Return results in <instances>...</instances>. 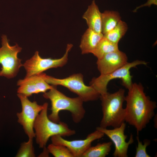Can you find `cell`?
Returning a JSON list of instances; mask_svg holds the SVG:
<instances>
[{
	"label": "cell",
	"instance_id": "6da1fadb",
	"mask_svg": "<svg viewBox=\"0 0 157 157\" xmlns=\"http://www.w3.org/2000/svg\"><path fill=\"white\" fill-rule=\"evenodd\" d=\"M125 97V121L134 127L138 133L145 128L154 115L155 101L146 95L140 83H133Z\"/></svg>",
	"mask_w": 157,
	"mask_h": 157
},
{
	"label": "cell",
	"instance_id": "7a4b0ae2",
	"mask_svg": "<svg viewBox=\"0 0 157 157\" xmlns=\"http://www.w3.org/2000/svg\"><path fill=\"white\" fill-rule=\"evenodd\" d=\"M43 96L51 101V113L48 115L53 122L60 121L59 112L66 110L69 112L73 122L78 123L83 119L85 113L82 100L78 97L71 98L67 96L57 89L56 86L44 93Z\"/></svg>",
	"mask_w": 157,
	"mask_h": 157
},
{
	"label": "cell",
	"instance_id": "3957f363",
	"mask_svg": "<svg viewBox=\"0 0 157 157\" xmlns=\"http://www.w3.org/2000/svg\"><path fill=\"white\" fill-rule=\"evenodd\" d=\"M125 90L120 89L113 93L108 92L100 96L103 117L99 126L103 128L119 127L125 120Z\"/></svg>",
	"mask_w": 157,
	"mask_h": 157
},
{
	"label": "cell",
	"instance_id": "277c9868",
	"mask_svg": "<svg viewBox=\"0 0 157 157\" xmlns=\"http://www.w3.org/2000/svg\"><path fill=\"white\" fill-rule=\"evenodd\" d=\"M43 106L33 125L36 141L40 148L45 147L49 138L53 136H69L75 134V131L69 128L66 123L60 121L56 123L50 119L47 115L48 104L45 102Z\"/></svg>",
	"mask_w": 157,
	"mask_h": 157
},
{
	"label": "cell",
	"instance_id": "5b68a950",
	"mask_svg": "<svg viewBox=\"0 0 157 157\" xmlns=\"http://www.w3.org/2000/svg\"><path fill=\"white\" fill-rule=\"evenodd\" d=\"M43 77L49 84L66 88L76 94L83 102L95 101L100 98V94L92 86L85 84L83 76L81 73L74 74L66 78L60 79L43 73Z\"/></svg>",
	"mask_w": 157,
	"mask_h": 157
},
{
	"label": "cell",
	"instance_id": "8992f818",
	"mask_svg": "<svg viewBox=\"0 0 157 157\" xmlns=\"http://www.w3.org/2000/svg\"><path fill=\"white\" fill-rule=\"evenodd\" d=\"M147 64L145 61L138 60L131 62H128L122 67L110 73L104 75L100 74L97 77L93 78L90 82V85L101 95L107 92V85L110 80L120 78L122 81L123 85L129 89L133 84L132 76L131 75L130 71L131 69L137 65H146Z\"/></svg>",
	"mask_w": 157,
	"mask_h": 157
},
{
	"label": "cell",
	"instance_id": "52a82bcc",
	"mask_svg": "<svg viewBox=\"0 0 157 157\" xmlns=\"http://www.w3.org/2000/svg\"><path fill=\"white\" fill-rule=\"evenodd\" d=\"M2 47L0 48V64L1 65L0 76L8 78L15 76L20 68L23 66L22 60L17 57L18 53L22 48L17 44L11 46L7 36L3 35L2 37Z\"/></svg>",
	"mask_w": 157,
	"mask_h": 157
},
{
	"label": "cell",
	"instance_id": "ba28073f",
	"mask_svg": "<svg viewBox=\"0 0 157 157\" xmlns=\"http://www.w3.org/2000/svg\"><path fill=\"white\" fill-rule=\"evenodd\" d=\"M73 46L72 44H68L65 53L58 59L42 58L40 56L39 52L36 51L30 59L23 64L26 72V76L39 74L51 68L63 67L67 62L68 53Z\"/></svg>",
	"mask_w": 157,
	"mask_h": 157
},
{
	"label": "cell",
	"instance_id": "9c48e42d",
	"mask_svg": "<svg viewBox=\"0 0 157 157\" xmlns=\"http://www.w3.org/2000/svg\"><path fill=\"white\" fill-rule=\"evenodd\" d=\"M17 95L21 101L22 111L17 113L18 122L22 126L29 139L35 137L33 125L35 119L43 108V105H38L36 101L31 102L27 97L18 93Z\"/></svg>",
	"mask_w": 157,
	"mask_h": 157
},
{
	"label": "cell",
	"instance_id": "30bf717a",
	"mask_svg": "<svg viewBox=\"0 0 157 157\" xmlns=\"http://www.w3.org/2000/svg\"><path fill=\"white\" fill-rule=\"evenodd\" d=\"M105 135L102 132L96 129L88 134L83 140H68L59 135L51 137L52 143L63 145L71 152L74 157H82L84 152L91 146L92 142L103 138Z\"/></svg>",
	"mask_w": 157,
	"mask_h": 157
},
{
	"label": "cell",
	"instance_id": "8fae6325",
	"mask_svg": "<svg viewBox=\"0 0 157 157\" xmlns=\"http://www.w3.org/2000/svg\"><path fill=\"white\" fill-rule=\"evenodd\" d=\"M126 124L123 123L120 126L109 129L107 128L97 127L96 129L103 132L110 138L114 143L115 150L113 153L114 157H127L129 147L134 142L133 135L131 134L128 142L126 141L127 135H125Z\"/></svg>",
	"mask_w": 157,
	"mask_h": 157
},
{
	"label": "cell",
	"instance_id": "7c38bea8",
	"mask_svg": "<svg viewBox=\"0 0 157 157\" xmlns=\"http://www.w3.org/2000/svg\"><path fill=\"white\" fill-rule=\"evenodd\" d=\"M43 74L25 76L24 79L19 80L17 82V85L19 86L18 93L28 97L33 94L44 93L53 88L55 86L50 85L45 81Z\"/></svg>",
	"mask_w": 157,
	"mask_h": 157
},
{
	"label": "cell",
	"instance_id": "4fadbf2b",
	"mask_svg": "<svg viewBox=\"0 0 157 157\" xmlns=\"http://www.w3.org/2000/svg\"><path fill=\"white\" fill-rule=\"evenodd\" d=\"M127 60L126 54L119 50L108 53L97 59V67L100 74H106L125 65Z\"/></svg>",
	"mask_w": 157,
	"mask_h": 157
},
{
	"label": "cell",
	"instance_id": "5bb4252c",
	"mask_svg": "<svg viewBox=\"0 0 157 157\" xmlns=\"http://www.w3.org/2000/svg\"><path fill=\"white\" fill-rule=\"evenodd\" d=\"M88 28L98 33H101V13L94 0L92 1L83 15Z\"/></svg>",
	"mask_w": 157,
	"mask_h": 157
},
{
	"label": "cell",
	"instance_id": "9a60e30c",
	"mask_svg": "<svg viewBox=\"0 0 157 157\" xmlns=\"http://www.w3.org/2000/svg\"><path fill=\"white\" fill-rule=\"evenodd\" d=\"M102 33H97L88 28L82 35L79 45L82 54L91 53L103 37Z\"/></svg>",
	"mask_w": 157,
	"mask_h": 157
},
{
	"label": "cell",
	"instance_id": "2e32d148",
	"mask_svg": "<svg viewBox=\"0 0 157 157\" xmlns=\"http://www.w3.org/2000/svg\"><path fill=\"white\" fill-rule=\"evenodd\" d=\"M116 11L107 10L101 13V33L104 35L112 30L121 19Z\"/></svg>",
	"mask_w": 157,
	"mask_h": 157
},
{
	"label": "cell",
	"instance_id": "e0dca14e",
	"mask_svg": "<svg viewBox=\"0 0 157 157\" xmlns=\"http://www.w3.org/2000/svg\"><path fill=\"white\" fill-rule=\"evenodd\" d=\"M111 141L97 144L90 147L83 154L82 157H105L111 149Z\"/></svg>",
	"mask_w": 157,
	"mask_h": 157
},
{
	"label": "cell",
	"instance_id": "ac0fdd59",
	"mask_svg": "<svg viewBox=\"0 0 157 157\" xmlns=\"http://www.w3.org/2000/svg\"><path fill=\"white\" fill-rule=\"evenodd\" d=\"M119 50L118 44L113 43L104 37L92 52L97 59L109 53Z\"/></svg>",
	"mask_w": 157,
	"mask_h": 157
},
{
	"label": "cell",
	"instance_id": "d6986e66",
	"mask_svg": "<svg viewBox=\"0 0 157 157\" xmlns=\"http://www.w3.org/2000/svg\"><path fill=\"white\" fill-rule=\"evenodd\" d=\"M126 23L121 20L111 30L104 34V37L111 42L118 44L128 30Z\"/></svg>",
	"mask_w": 157,
	"mask_h": 157
},
{
	"label": "cell",
	"instance_id": "ffe728a7",
	"mask_svg": "<svg viewBox=\"0 0 157 157\" xmlns=\"http://www.w3.org/2000/svg\"><path fill=\"white\" fill-rule=\"evenodd\" d=\"M47 149L49 153L55 157H74L69 150L63 145L51 143Z\"/></svg>",
	"mask_w": 157,
	"mask_h": 157
},
{
	"label": "cell",
	"instance_id": "44dd1931",
	"mask_svg": "<svg viewBox=\"0 0 157 157\" xmlns=\"http://www.w3.org/2000/svg\"><path fill=\"white\" fill-rule=\"evenodd\" d=\"M35 156L33 139H29L28 141L22 143L15 157H34Z\"/></svg>",
	"mask_w": 157,
	"mask_h": 157
},
{
	"label": "cell",
	"instance_id": "7402d4cb",
	"mask_svg": "<svg viewBox=\"0 0 157 157\" xmlns=\"http://www.w3.org/2000/svg\"><path fill=\"white\" fill-rule=\"evenodd\" d=\"M138 141V145L136 148L135 157H150L146 151L147 147L149 146L151 143L150 140L148 139H145L143 141V144L140 141L138 136L136 137Z\"/></svg>",
	"mask_w": 157,
	"mask_h": 157
},
{
	"label": "cell",
	"instance_id": "603a6c76",
	"mask_svg": "<svg viewBox=\"0 0 157 157\" xmlns=\"http://www.w3.org/2000/svg\"><path fill=\"white\" fill-rule=\"evenodd\" d=\"M154 4L157 5V0H148L147 2L137 7L133 11V12H136L139 9L144 7L148 6L150 7L151 5Z\"/></svg>",
	"mask_w": 157,
	"mask_h": 157
}]
</instances>
